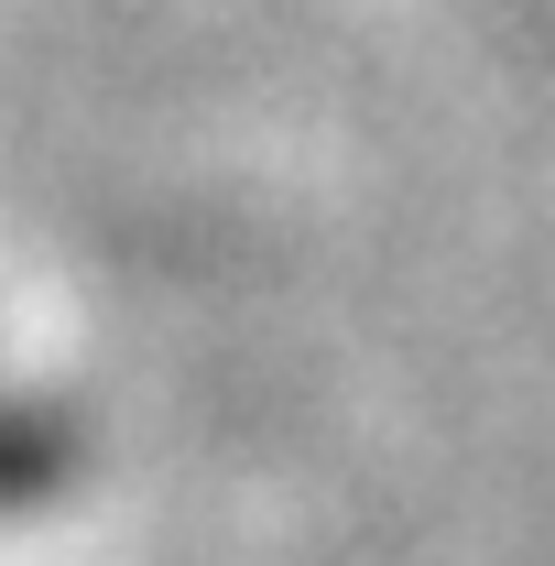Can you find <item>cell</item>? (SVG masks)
Segmentation results:
<instances>
[{
  "mask_svg": "<svg viewBox=\"0 0 555 566\" xmlns=\"http://www.w3.org/2000/svg\"><path fill=\"white\" fill-rule=\"evenodd\" d=\"M66 469H76V424L44 392L0 381V512H33L44 491H66Z\"/></svg>",
  "mask_w": 555,
  "mask_h": 566,
  "instance_id": "1",
  "label": "cell"
}]
</instances>
